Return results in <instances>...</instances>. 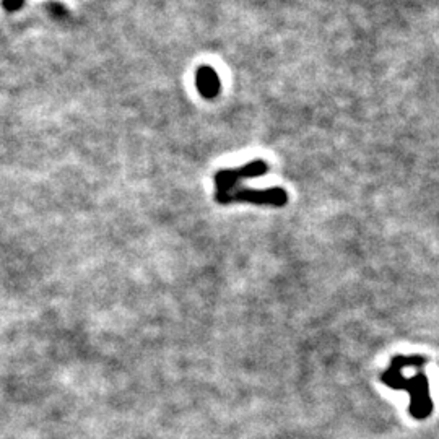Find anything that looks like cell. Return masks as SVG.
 <instances>
[{
	"instance_id": "obj_5",
	"label": "cell",
	"mask_w": 439,
	"mask_h": 439,
	"mask_svg": "<svg viewBox=\"0 0 439 439\" xmlns=\"http://www.w3.org/2000/svg\"><path fill=\"white\" fill-rule=\"evenodd\" d=\"M25 0H4V8L7 12H16V10L23 7Z\"/></svg>"
},
{
	"instance_id": "obj_1",
	"label": "cell",
	"mask_w": 439,
	"mask_h": 439,
	"mask_svg": "<svg viewBox=\"0 0 439 439\" xmlns=\"http://www.w3.org/2000/svg\"><path fill=\"white\" fill-rule=\"evenodd\" d=\"M381 381L392 389H407L410 392V414L418 420H425L433 411V400L430 397V384L423 372L407 380L402 375V366L392 358L391 367L381 376Z\"/></svg>"
},
{
	"instance_id": "obj_2",
	"label": "cell",
	"mask_w": 439,
	"mask_h": 439,
	"mask_svg": "<svg viewBox=\"0 0 439 439\" xmlns=\"http://www.w3.org/2000/svg\"><path fill=\"white\" fill-rule=\"evenodd\" d=\"M268 166L267 161L263 160H254L249 161L248 164L241 168H234V169H222L215 174V186H217V194L215 199L218 204H223L227 195L232 192L236 186L239 183H243L244 179L249 178H259V176L267 174Z\"/></svg>"
},
{
	"instance_id": "obj_4",
	"label": "cell",
	"mask_w": 439,
	"mask_h": 439,
	"mask_svg": "<svg viewBox=\"0 0 439 439\" xmlns=\"http://www.w3.org/2000/svg\"><path fill=\"white\" fill-rule=\"evenodd\" d=\"M195 86L205 100H213L219 93L218 74L210 65H200L195 72Z\"/></svg>"
},
{
	"instance_id": "obj_3",
	"label": "cell",
	"mask_w": 439,
	"mask_h": 439,
	"mask_svg": "<svg viewBox=\"0 0 439 439\" xmlns=\"http://www.w3.org/2000/svg\"><path fill=\"white\" fill-rule=\"evenodd\" d=\"M232 202H249L254 205H270V207H283L288 202V194L283 188H270V189H248L241 188L232 192L224 200V205Z\"/></svg>"
}]
</instances>
